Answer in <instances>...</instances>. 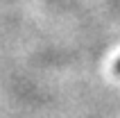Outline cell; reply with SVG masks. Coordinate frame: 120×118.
<instances>
[{
    "label": "cell",
    "mask_w": 120,
    "mask_h": 118,
    "mask_svg": "<svg viewBox=\"0 0 120 118\" xmlns=\"http://www.w3.org/2000/svg\"><path fill=\"white\" fill-rule=\"evenodd\" d=\"M118 71H120V61H118Z\"/></svg>",
    "instance_id": "obj_1"
}]
</instances>
